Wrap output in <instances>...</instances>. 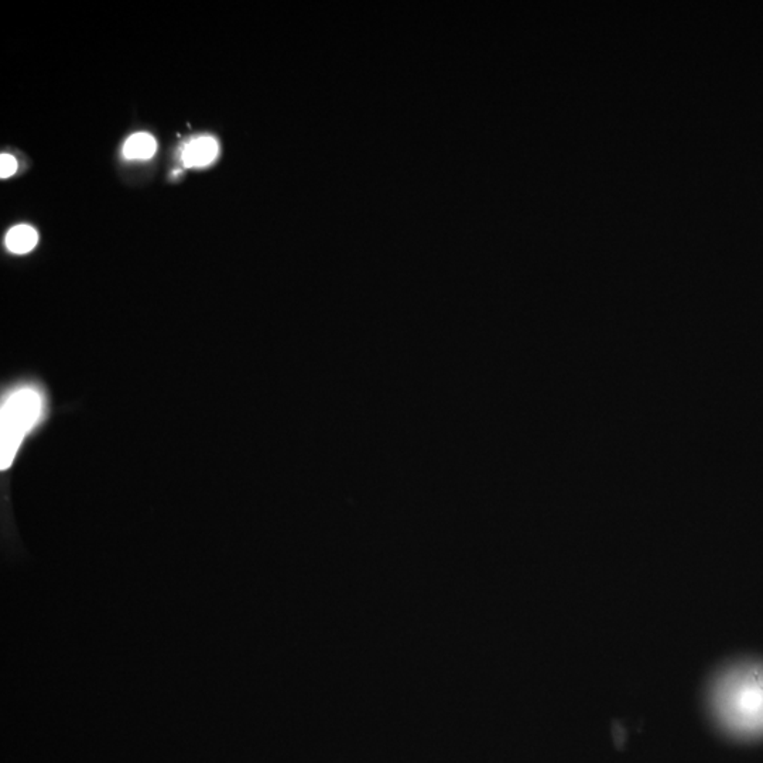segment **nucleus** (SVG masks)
<instances>
[{
  "instance_id": "obj_1",
  "label": "nucleus",
  "mask_w": 763,
  "mask_h": 763,
  "mask_svg": "<svg viewBox=\"0 0 763 763\" xmlns=\"http://www.w3.org/2000/svg\"><path fill=\"white\" fill-rule=\"evenodd\" d=\"M710 701L722 728L742 738L763 735V663H735L721 670Z\"/></svg>"
},
{
  "instance_id": "obj_2",
  "label": "nucleus",
  "mask_w": 763,
  "mask_h": 763,
  "mask_svg": "<svg viewBox=\"0 0 763 763\" xmlns=\"http://www.w3.org/2000/svg\"><path fill=\"white\" fill-rule=\"evenodd\" d=\"M42 396L36 389L23 388L5 399L0 412V468L7 470L16 457L25 434L42 416Z\"/></svg>"
},
{
  "instance_id": "obj_3",
  "label": "nucleus",
  "mask_w": 763,
  "mask_h": 763,
  "mask_svg": "<svg viewBox=\"0 0 763 763\" xmlns=\"http://www.w3.org/2000/svg\"><path fill=\"white\" fill-rule=\"evenodd\" d=\"M219 148L217 140L202 136L191 140L183 150V161L187 168H206L217 158Z\"/></svg>"
},
{
  "instance_id": "obj_4",
  "label": "nucleus",
  "mask_w": 763,
  "mask_h": 763,
  "mask_svg": "<svg viewBox=\"0 0 763 763\" xmlns=\"http://www.w3.org/2000/svg\"><path fill=\"white\" fill-rule=\"evenodd\" d=\"M38 242V234L29 225H17L7 232L5 238L7 250L16 255H25L35 249Z\"/></svg>"
},
{
  "instance_id": "obj_5",
  "label": "nucleus",
  "mask_w": 763,
  "mask_h": 763,
  "mask_svg": "<svg viewBox=\"0 0 763 763\" xmlns=\"http://www.w3.org/2000/svg\"><path fill=\"white\" fill-rule=\"evenodd\" d=\"M156 148L158 145L152 135L135 133L125 143L124 156L129 160H148L155 156Z\"/></svg>"
},
{
  "instance_id": "obj_6",
  "label": "nucleus",
  "mask_w": 763,
  "mask_h": 763,
  "mask_svg": "<svg viewBox=\"0 0 763 763\" xmlns=\"http://www.w3.org/2000/svg\"><path fill=\"white\" fill-rule=\"evenodd\" d=\"M17 168H19V165H17V160L13 156L6 155V153L0 156V177L2 178H9L10 176L16 173Z\"/></svg>"
}]
</instances>
